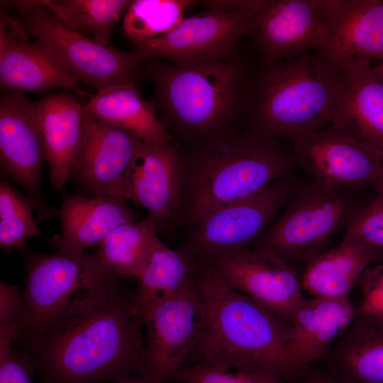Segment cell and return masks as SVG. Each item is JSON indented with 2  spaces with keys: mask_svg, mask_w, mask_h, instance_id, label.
Returning <instances> with one entry per match:
<instances>
[{
  "mask_svg": "<svg viewBox=\"0 0 383 383\" xmlns=\"http://www.w3.org/2000/svg\"><path fill=\"white\" fill-rule=\"evenodd\" d=\"M334 72L383 65V0H329L326 34L316 52Z\"/></svg>",
  "mask_w": 383,
  "mask_h": 383,
  "instance_id": "e0dca14e",
  "label": "cell"
},
{
  "mask_svg": "<svg viewBox=\"0 0 383 383\" xmlns=\"http://www.w3.org/2000/svg\"><path fill=\"white\" fill-rule=\"evenodd\" d=\"M341 74L316 54L263 65L258 70L248 127L299 142L330 124Z\"/></svg>",
  "mask_w": 383,
  "mask_h": 383,
  "instance_id": "5b68a950",
  "label": "cell"
},
{
  "mask_svg": "<svg viewBox=\"0 0 383 383\" xmlns=\"http://www.w3.org/2000/svg\"><path fill=\"white\" fill-rule=\"evenodd\" d=\"M152 104L179 145L196 146L237 134L248 126L257 72L238 48L189 62L150 64Z\"/></svg>",
  "mask_w": 383,
  "mask_h": 383,
  "instance_id": "7a4b0ae2",
  "label": "cell"
},
{
  "mask_svg": "<svg viewBox=\"0 0 383 383\" xmlns=\"http://www.w3.org/2000/svg\"><path fill=\"white\" fill-rule=\"evenodd\" d=\"M171 379L183 383H290L249 364L223 360H201L182 366Z\"/></svg>",
  "mask_w": 383,
  "mask_h": 383,
  "instance_id": "1f68e13d",
  "label": "cell"
},
{
  "mask_svg": "<svg viewBox=\"0 0 383 383\" xmlns=\"http://www.w3.org/2000/svg\"><path fill=\"white\" fill-rule=\"evenodd\" d=\"M192 0H135L124 13L123 29L132 43L167 35L184 19Z\"/></svg>",
  "mask_w": 383,
  "mask_h": 383,
  "instance_id": "f546056e",
  "label": "cell"
},
{
  "mask_svg": "<svg viewBox=\"0 0 383 383\" xmlns=\"http://www.w3.org/2000/svg\"><path fill=\"white\" fill-rule=\"evenodd\" d=\"M133 294L120 287L23 348L33 359L40 383H114L138 374L144 322Z\"/></svg>",
  "mask_w": 383,
  "mask_h": 383,
  "instance_id": "6da1fadb",
  "label": "cell"
},
{
  "mask_svg": "<svg viewBox=\"0 0 383 383\" xmlns=\"http://www.w3.org/2000/svg\"><path fill=\"white\" fill-rule=\"evenodd\" d=\"M18 252L26 267L23 311L16 341L22 348L121 287V278L104 269L94 254H41L26 247Z\"/></svg>",
  "mask_w": 383,
  "mask_h": 383,
  "instance_id": "8992f818",
  "label": "cell"
},
{
  "mask_svg": "<svg viewBox=\"0 0 383 383\" xmlns=\"http://www.w3.org/2000/svg\"><path fill=\"white\" fill-rule=\"evenodd\" d=\"M330 126L383 155V74L375 66L341 74Z\"/></svg>",
  "mask_w": 383,
  "mask_h": 383,
  "instance_id": "44dd1931",
  "label": "cell"
},
{
  "mask_svg": "<svg viewBox=\"0 0 383 383\" xmlns=\"http://www.w3.org/2000/svg\"><path fill=\"white\" fill-rule=\"evenodd\" d=\"M356 313L349 296L304 298L290 321L287 348L299 379L306 374L311 363L326 357Z\"/></svg>",
  "mask_w": 383,
  "mask_h": 383,
  "instance_id": "ffe728a7",
  "label": "cell"
},
{
  "mask_svg": "<svg viewBox=\"0 0 383 383\" xmlns=\"http://www.w3.org/2000/svg\"><path fill=\"white\" fill-rule=\"evenodd\" d=\"M90 113L149 145L174 141L152 103L145 101L131 82L102 89L84 104Z\"/></svg>",
  "mask_w": 383,
  "mask_h": 383,
  "instance_id": "484cf974",
  "label": "cell"
},
{
  "mask_svg": "<svg viewBox=\"0 0 383 383\" xmlns=\"http://www.w3.org/2000/svg\"><path fill=\"white\" fill-rule=\"evenodd\" d=\"M8 4L18 11L16 21L24 32L45 44L78 79L98 91L135 82L143 60L135 51L104 45L66 27L40 1Z\"/></svg>",
  "mask_w": 383,
  "mask_h": 383,
  "instance_id": "ba28073f",
  "label": "cell"
},
{
  "mask_svg": "<svg viewBox=\"0 0 383 383\" xmlns=\"http://www.w3.org/2000/svg\"><path fill=\"white\" fill-rule=\"evenodd\" d=\"M35 201L16 190L5 181L0 183V247L23 250L33 236L45 238L33 217Z\"/></svg>",
  "mask_w": 383,
  "mask_h": 383,
  "instance_id": "4dcf8cb0",
  "label": "cell"
},
{
  "mask_svg": "<svg viewBox=\"0 0 383 383\" xmlns=\"http://www.w3.org/2000/svg\"><path fill=\"white\" fill-rule=\"evenodd\" d=\"M325 357L339 383H383V323L357 312Z\"/></svg>",
  "mask_w": 383,
  "mask_h": 383,
  "instance_id": "cb8c5ba5",
  "label": "cell"
},
{
  "mask_svg": "<svg viewBox=\"0 0 383 383\" xmlns=\"http://www.w3.org/2000/svg\"><path fill=\"white\" fill-rule=\"evenodd\" d=\"M199 261L198 282L207 319L193 351L201 360L249 364L280 379H299L287 355L289 322L229 287L206 262Z\"/></svg>",
  "mask_w": 383,
  "mask_h": 383,
  "instance_id": "277c9868",
  "label": "cell"
},
{
  "mask_svg": "<svg viewBox=\"0 0 383 383\" xmlns=\"http://www.w3.org/2000/svg\"><path fill=\"white\" fill-rule=\"evenodd\" d=\"M294 383H339L325 372L306 374Z\"/></svg>",
  "mask_w": 383,
  "mask_h": 383,
  "instance_id": "8d00e7d4",
  "label": "cell"
},
{
  "mask_svg": "<svg viewBox=\"0 0 383 383\" xmlns=\"http://www.w3.org/2000/svg\"><path fill=\"white\" fill-rule=\"evenodd\" d=\"M381 262L383 250L344 238L306 265L301 279L302 289L313 297H347L365 270Z\"/></svg>",
  "mask_w": 383,
  "mask_h": 383,
  "instance_id": "d4e9b609",
  "label": "cell"
},
{
  "mask_svg": "<svg viewBox=\"0 0 383 383\" xmlns=\"http://www.w3.org/2000/svg\"><path fill=\"white\" fill-rule=\"evenodd\" d=\"M375 67L377 69V70L379 71L383 74V65H375Z\"/></svg>",
  "mask_w": 383,
  "mask_h": 383,
  "instance_id": "ab89813d",
  "label": "cell"
},
{
  "mask_svg": "<svg viewBox=\"0 0 383 383\" xmlns=\"http://www.w3.org/2000/svg\"><path fill=\"white\" fill-rule=\"evenodd\" d=\"M265 0L206 1V10L184 18L171 33L133 44L143 60L182 63L218 57L237 49L249 35Z\"/></svg>",
  "mask_w": 383,
  "mask_h": 383,
  "instance_id": "9c48e42d",
  "label": "cell"
},
{
  "mask_svg": "<svg viewBox=\"0 0 383 383\" xmlns=\"http://www.w3.org/2000/svg\"><path fill=\"white\" fill-rule=\"evenodd\" d=\"M345 238L357 240L383 250V196H377L362 206L349 223Z\"/></svg>",
  "mask_w": 383,
  "mask_h": 383,
  "instance_id": "836d02e7",
  "label": "cell"
},
{
  "mask_svg": "<svg viewBox=\"0 0 383 383\" xmlns=\"http://www.w3.org/2000/svg\"><path fill=\"white\" fill-rule=\"evenodd\" d=\"M45 160L38 101H30L23 92H4L0 99L1 170L35 201L40 219L57 213L43 199L41 172Z\"/></svg>",
  "mask_w": 383,
  "mask_h": 383,
  "instance_id": "4fadbf2b",
  "label": "cell"
},
{
  "mask_svg": "<svg viewBox=\"0 0 383 383\" xmlns=\"http://www.w3.org/2000/svg\"><path fill=\"white\" fill-rule=\"evenodd\" d=\"M357 284L362 296L357 312L383 323V262L367 267Z\"/></svg>",
  "mask_w": 383,
  "mask_h": 383,
  "instance_id": "e575fe53",
  "label": "cell"
},
{
  "mask_svg": "<svg viewBox=\"0 0 383 383\" xmlns=\"http://www.w3.org/2000/svg\"><path fill=\"white\" fill-rule=\"evenodd\" d=\"M157 229L146 216L123 224L112 231L99 244L94 255L111 274L136 279L162 242Z\"/></svg>",
  "mask_w": 383,
  "mask_h": 383,
  "instance_id": "83f0119b",
  "label": "cell"
},
{
  "mask_svg": "<svg viewBox=\"0 0 383 383\" xmlns=\"http://www.w3.org/2000/svg\"><path fill=\"white\" fill-rule=\"evenodd\" d=\"M44 5L68 28L90 37L104 45L116 23L131 1L42 0Z\"/></svg>",
  "mask_w": 383,
  "mask_h": 383,
  "instance_id": "f1b7e54d",
  "label": "cell"
},
{
  "mask_svg": "<svg viewBox=\"0 0 383 383\" xmlns=\"http://www.w3.org/2000/svg\"><path fill=\"white\" fill-rule=\"evenodd\" d=\"M296 165L326 186L357 191L377 181L383 155L329 125L292 146Z\"/></svg>",
  "mask_w": 383,
  "mask_h": 383,
  "instance_id": "9a60e30c",
  "label": "cell"
},
{
  "mask_svg": "<svg viewBox=\"0 0 383 383\" xmlns=\"http://www.w3.org/2000/svg\"><path fill=\"white\" fill-rule=\"evenodd\" d=\"M353 192L312 181L294 193L255 245L272 250L293 267L307 265L346 230L361 207Z\"/></svg>",
  "mask_w": 383,
  "mask_h": 383,
  "instance_id": "52a82bcc",
  "label": "cell"
},
{
  "mask_svg": "<svg viewBox=\"0 0 383 383\" xmlns=\"http://www.w3.org/2000/svg\"><path fill=\"white\" fill-rule=\"evenodd\" d=\"M143 143L85 110L82 140L69 179L90 195L127 202L131 172Z\"/></svg>",
  "mask_w": 383,
  "mask_h": 383,
  "instance_id": "7c38bea8",
  "label": "cell"
},
{
  "mask_svg": "<svg viewBox=\"0 0 383 383\" xmlns=\"http://www.w3.org/2000/svg\"><path fill=\"white\" fill-rule=\"evenodd\" d=\"M297 191L287 175L257 192L218 208L191 227L185 248L209 261L254 246Z\"/></svg>",
  "mask_w": 383,
  "mask_h": 383,
  "instance_id": "30bf717a",
  "label": "cell"
},
{
  "mask_svg": "<svg viewBox=\"0 0 383 383\" xmlns=\"http://www.w3.org/2000/svg\"><path fill=\"white\" fill-rule=\"evenodd\" d=\"M142 316L144 355L138 374L158 381L170 380L194 350L206 325L207 305L198 277Z\"/></svg>",
  "mask_w": 383,
  "mask_h": 383,
  "instance_id": "8fae6325",
  "label": "cell"
},
{
  "mask_svg": "<svg viewBox=\"0 0 383 383\" xmlns=\"http://www.w3.org/2000/svg\"><path fill=\"white\" fill-rule=\"evenodd\" d=\"M329 0H265L249 33L263 65L316 52L326 34Z\"/></svg>",
  "mask_w": 383,
  "mask_h": 383,
  "instance_id": "2e32d148",
  "label": "cell"
},
{
  "mask_svg": "<svg viewBox=\"0 0 383 383\" xmlns=\"http://www.w3.org/2000/svg\"><path fill=\"white\" fill-rule=\"evenodd\" d=\"M114 383H168V381H158L140 374H135Z\"/></svg>",
  "mask_w": 383,
  "mask_h": 383,
  "instance_id": "74e56055",
  "label": "cell"
},
{
  "mask_svg": "<svg viewBox=\"0 0 383 383\" xmlns=\"http://www.w3.org/2000/svg\"><path fill=\"white\" fill-rule=\"evenodd\" d=\"M182 165L178 143H143L134 161L127 199L143 206L160 231L179 216Z\"/></svg>",
  "mask_w": 383,
  "mask_h": 383,
  "instance_id": "d6986e66",
  "label": "cell"
},
{
  "mask_svg": "<svg viewBox=\"0 0 383 383\" xmlns=\"http://www.w3.org/2000/svg\"><path fill=\"white\" fill-rule=\"evenodd\" d=\"M377 194L383 196V172L377 181L374 184Z\"/></svg>",
  "mask_w": 383,
  "mask_h": 383,
  "instance_id": "f35d334b",
  "label": "cell"
},
{
  "mask_svg": "<svg viewBox=\"0 0 383 383\" xmlns=\"http://www.w3.org/2000/svg\"><path fill=\"white\" fill-rule=\"evenodd\" d=\"M18 332L0 333V383H32L36 367L32 357L16 350Z\"/></svg>",
  "mask_w": 383,
  "mask_h": 383,
  "instance_id": "d6a6232c",
  "label": "cell"
},
{
  "mask_svg": "<svg viewBox=\"0 0 383 383\" xmlns=\"http://www.w3.org/2000/svg\"><path fill=\"white\" fill-rule=\"evenodd\" d=\"M23 311L22 291L16 286L0 283V331L18 330Z\"/></svg>",
  "mask_w": 383,
  "mask_h": 383,
  "instance_id": "d590c367",
  "label": "cell"
},
{
  "mask_svg": "<svg viewBox=\"0 0 383 383\" xmlns=\"http://www.w3.org/2000/svg\"><path fill=\"white\" fill-rule=\"evenodd\" d=\"M205 262L229 287L289 323L304 298L294 267L266 248L255 245Z\"/></svg>",
  "mask_w": 383,
  "mask_h": 383,
  "instance_id": "5bb4252c",
  "label": "cell"
},
{
  "mask_svg": "<svg viewBox=\"0 0 383 383\" xmlns=\"http://www.w3.org/2000/svg\"><path fill=\"white\" fill-rule=\"evenodd\" d=\"M178 149L182 165L179 216L190 228L211 211L287 175L296 165L292 148L282 140L249 127L209 143L178 144Z\"/></svg>",
  "mask_w": 383,
  "mask_h": 383,
  "instance_id": "3957f363",
  "label": "cell"
},
{
  "mask_svg": "<svg viewBox=\"0 0 383 383\" xmlns=\"http://www.w3.org/2000/svg\"><path fill=\"white\" fill-rule=\"evenodd\" d=\"M199 262L184 249L173 250L162 241L135 279V304L143 314L195 282Z\"/></svg>",
  "mask_w": 383,
  "mask_h": 383,
  "instance_id": "4316f807",
  "label": "cell"
},
{
  "mask_svg": "<svg viewBox=\"0 0 383 383\" xmlns=\"http://www.w3.org/2000/svg\"><path fill=\"white\" fill-rule=\"evenodd\" d=\"M15 19L1 11L0 85L6 91L44 94L77 88L79 79L43 43L31 41Z\"/></svg>",
  "mask_w": 383,
  "mask_h": 383,
  "instance_id": "ac0fdd59",
  "label": "cell"
},
{
  "mask_svg": "<svg viewBox=\"0 0 383 383\" xmlns=\"http://www.w3.org/2000/svg\"><path fill=\"white\" fill-rule=\"evenodd\" d=\"M56 215L61 232L49 243L58 252L74 256L84 255L117 227L138 221L126 201L107 196H66Z\"/></svg>",
  "mask_w": 383,
  "mask_h": 383,
  "instance_id": "7402d4cb",
  "label": "cell"
},
{
  "mask_svg": "<svg viewBox=\"0 0 383 383\" xmlns=\"http://www.w3.org/2000/svg\"><path fill=\"white\" fill-rule=\"evenodd\" d=\"M38 112L50 167V183L64 193L82 140L84 106L74 96L60 92L38 101Z\"/></svg>",
  "mask_w": 383,
  "mask_h": 383,
  "instance_id": "603a6c76",
  "label": "cell"
}]
</instances>
